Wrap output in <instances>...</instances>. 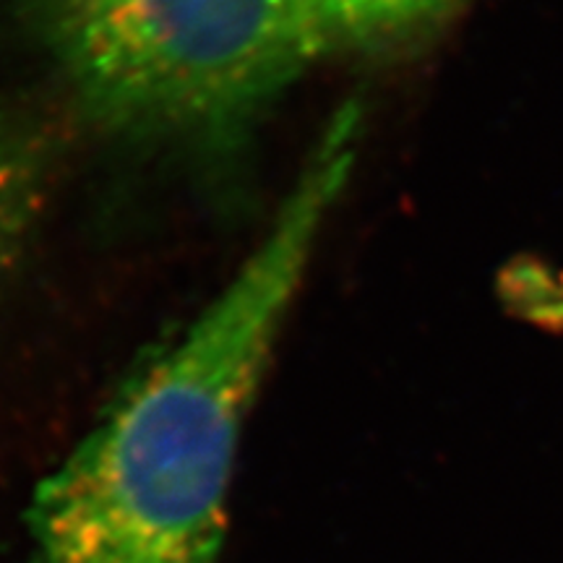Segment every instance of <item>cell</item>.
<instances>
[{
    "mask_svg": "<svg viewBox=\"0 0 563 563\" xmlns=\"http://www.w3.org/2000/svg\"><path fill=\"white\" fill-rule=\"evenodd\" d=\"M357 133L361 110L344 104L264 241L37 485L30 563L217 561L245 420L350 178Z\"/></svg>",
    "mask_w": 563,
    "mask_h": 563,
    "instance_id": "cell-1",
    "label": "cell"
},
{
    "mask_svg": "<svg viewBox=\"0 0 563 563\" xmlns=\"http://www.w3.org/2000/svg\"><path fill=\"white\" fill-rule=\"evenodd\" d=\"M97 121L228 144L329 53L313 0H26Z\"/></svg>",
    "mask_w": 563,
    "mask_h": 563,
    "instance_id": "cell-2",
    "label": "cell"
},
{
    "mask_svg": "<svg viewBox=\"0 0 563 563\" xmlns=\"http://www.w3.org/2000/svg\"><path fill=\"white\" fill-rule=\"evenodd\" d=\"M47 141L30 118L0 104V282L19 264L47 188Z\"/></svg>",
    "mask_w": 563,
    "mask_h": 563,
    "instance_id": "cell-3",
    "label": "cell"
},
{
    "mask_svg": "<svg viewBox=\"0 0 563 563\" xmlns=\"http://www.w3.org/2000/svg\"><path fill=\"white\" fill-rule=\"evenodd\" d=\"M460 3L462 0H313V9L329 51H334L412 37Z\"/></svg>",
    "mask_w": 563,
    "mask_h": 563,
    "instance_id": "cell-4",
    "label": "cell"
}]
</instances>
